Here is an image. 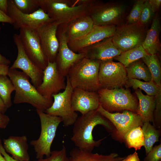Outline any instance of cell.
<instances>
[{
  "instance_id": "6da1fadb",
  "label": "cell",
  "mask_w": 161,
  "mask_h": 161,
  "mask_svg": "<svg viewBox=\"0 0 161 161\" xmlns=\"http://www.w3.org/2000/svg\"><path fill=\"white\" fill-rule=\"evenodd\" d=\"M98 125H102L107 130L112 129L111 123L97 110L78 117L73 124L71 138L76 147L92 152L95 147L99 145L104 138L95 140L92 135L94 128Z\"/></svg>"
},
{
  "instance_id": "7a4b0ae2",
  "label": "cell",
  "mask_w": 161,
  "mask_h": 161,
  "mask_svg": "<svg viewBox=\"0 0 161 161\" xmlns=\"http://www.w3.org/2000/svg\"><path fill=\"white\" fill-rule=\"evenodd\" d=\"M7 76L15 88L14 103H27L36 110L44 112L51 106L53 99L46 98L41 95L30 82L29 77L24 72L10 68Z\"/></svg>"
},
{
  "instance_id": "3957f363",
  "label": "cell",
  "mask_w": 161,
  "mask_h": 161,
  "mask_svg": "<svg viewBox=\"0 0 161 161\" xmlns=\"http://www.w3.org/2000/svg\"><path fill=\"white\" fill-rule=\"evenodd\" d=\"M54 21L66 25L74 20L89 15L92 4L80 1L77 5L65 0H34Z\"/></svg>"
},
{
  "instance_id": "277c9868",
  "label": "cell",
  "mask_w": 161,
  "mask_h": 161,
  "mask_svg": "<svg viewBox=\"0 0 161 161\" xmlns=\"http://www.w3.org/2000/svg\"><path fill=\"white\" fill-rule=\"evenodd\" d=\"M100 62L85 57L75 63L66 77L72 88L96 92L100 89L98 77Z\"/></svg>"
},
{
  "instance_id": "5b68a950",
  "label": "cell",
  "mask_w": 161,
  "mask_h": 161,
  "mask_svg": "<svg viewBox=\"0 0 161 161\" xmlns=\"http://www.w3.org/2000/svg\"><path fill=\"white\" fill-rule=\"evenodd\" d=\"M39 117L41 131L39 138L32 140L30 143L36 153L37 159L42 158L44 156L49 157L51 154V147L55 137L58 127L62 122L59 117L50 115L44 112L36 110Z\"/></svg>"
},
{
  "instance_id": "8992f818",
  "label": "cell",
  "mask_w": 161,
  "mask_h": 161,
  "mask_svg": "<svg viewBox=\"0 0 161 161\" xmlns=\"http://www.w3.org/2000/svg\"><path fill=\"white\" fill-rule=\"evenodd\" d=\"M100 104L105 110H128L137 113L138 104L130 92L123 88L112 89L100 88L97 91Z\"/></svg>"
},
{
  "instance_id": "52a82bcc",
  "label": "cell",
  "mask_w": 161,
  "mask_h": 161,
  "mask_svg": "<svg viewBox=\"0 0 161 161\" xmlns=\"http://www.w3.org/2000/svg\"><path fill=\"white\" fill-rule=\"evenodd\" d=\"M66 78V88L63 92L52 96L54 100L52 105L44 112L50 115L61 117L64 127L73 125L78 117L72 104L71 95L73 89L68 78Z\"/></svg>"
},
{
  "instance_id": "ba28073f",
  "label": "cell",
  "mask_w": 161,
  "mask_h": 161,
  "mask_svg": "<svg viewBox=\"0 0 161 161\" xmlns=\"http://www.w3.org/2000/svg\"><path fill=\"white\" fill-rule=\"evenodd\" d=\"M146 33L145 26L138 23L127 24L116 28L112 41L122 52L142 45Z\"/></svg>"
},
{
  "instance_id": "9c48e42d",
  "label": "cell",
  "mask_w": 161,
  "mask_h": 161,
  "mask_svg": "<svg viewBox=\"0 0 161 161\" xmlns=\"http://www.w3.org/2000/svg\"><path fill=\"white\" fill-rule=\"evenodd\" d=\"M7 1V15L13 21V27L16 30L25 28L36 31L44 24L54 21L40 8L33 13L25 14L16 8L12 0Z\"/></svg>"
},
{
  "instance_id": "30bf717a",
  "label": "cell",
  "mask_w": 161,
  "mask_h": 161,
  "mask_svg": "<svg viewBox=\"0 0 161 161\" xmlns=\"http://www.w3.org/2000/svg\"><path fill=\"white\" fill-rule=\"evenodd\" d=\"M113 59L101 61L98 73L100 88L112 89L126 85L128 78L126 67Z\"/></svg>"
},
{
  "instance_id": "8fae6325",
  "label": "cell",
  "mask_w": 161,
  "mask_h": 161,
  "mask_svg": "<svg viewBox=\"0 0 161 161\" xmlns=\"http://www.w3.org/2000/svg\"><path fill=\"white\" fill-rule=\"evenodd\" d=\"M126 6L124 4L106 3L92 4L89 15L94 24L97 26L115 25L123 18Z\"/></svg>"
},
{
  "instance_id": "7c38bea8",
  "label": "cell",
  "mask_w": 161,
  "mask_h": 161,
  "mask_svg": "<svg viewBox=\"0 0 161 161\" xmlns=\"http://www.w3.org/2000/svg\"><path fill=\"white\" fill-rule=\"evenodd\" d=\"M97 110L115 126L117 134L120 138H124L131 129L142 126L143 123L140 117L137 113L124 110L121 113H112L104 109L100 104Z\"/></svg>"
},
{
  "instance_id": "4fadbf2b",
  "label": "cell",
  "mask_w": 161,
  "mask_h": 161,
  "mask_svg": "<svg viewBox=\"0 0 161 161\" xmlns=\"http://www.w3.org/2000/svg\"><path fill=\"white\" fill-rule=\"evenodd\" d=\"M18 35L27 56L37 66L44 70L48 62L44 55L36 31L22 28L19 29Z\"/></svg>"
},
{
  "instance_id": "5bb4252c",
  "label": "cell",
  "mask_w": 161,
  "mask_h": 161,
  "mask_svg": "<svg viewBox=\"0 0 161 161\" xmlns=\"http://www.w3.org/2000/svg\"><path fill=\"white\" fill-rule=\"evenodd\" d=\"M65 77L59 72L55 62H48L43 70L42 82L37 88L42 96L49 99H53L52 96L65 89L66 86Z\"/></svg>"
},
{
  "instance_id": "9a60e30c",
  "label": "cell",
  "mask_w": 161,
  "mask_h": 161,
  "mask_svg": "<svg viewBox=\"0 0 161 161\" xmlns=\"http://www.w3.org/2000/svg\"><path fill=\"white\" fill-rule=\"evenodd\" d=\"M18 53L16 59L11 67L12 69H19L30 78L32 84L37 88L41 84L43 70L35 64L28 57L22 47L18 34L13 36Z\"/></svg>"
},
{
  "instance_id": "2e32d148",
  "label": "cell",
  "mask_w": 161,
  "mask_h": 161,
  "mask_svg": "<svg viewBox=\"0 0 161 161\" xmlns=\"http://www.w3.org/2000/svg\"><path fill=\"white\" fill-rule=\"evenodd\" d=\"M57 35L59 42V47L55 62L59 72L65 77L72 66L85 57V53L84 52L77 53L69 48L65 33L59 26Z\"/></svg>"
},
{
  "instance_id": "e0dca14e",
  "label": "cell",
  "mask_w": 161,
  "mask_h": 161,
  "mask_svg": "<svg viewBox=\"0 0 161 161\" xmlns=\"http://www.w3.org/2000/svg\"><path fill=\"white\" fill-rule=\"evenodd\" d=\"M59 24L53 21L45 24L36 31L44 55L48 62H55L59 47L57 35Z\"/></svg>"
},
{
  "instance_id": "ac0fdd59",
  "label": "cell",
  "mask_w": 161,
  "mask_h": 161,
  "mask_svg": "<svg viewBox=\"0 0 161 161\" xmlns=\"http://www.w3.org/2000/svg\"><path fill=\"white\" fill-rule=\"evenodd\" d=\"M115 25H94L84 36L68 43L69 48L75 52H81L89 46L108 38L112 37L116 29Z\"/></svg>"
},
{
  "instance_id": "d6986e66",
  "label": "cell",
  "mask_w": 161,
  "mask_h": 161,
  "mask_svg": "<svg viewBox=\"0 0 161 161\" xmlns=\"http://www.w3.org/2000/svg\"><path fill=\"white\" fill-rule=\"evenodd\" d=\"M72 108L81 115L98 109L100 102L97 92H91L78 88L73 89L71 95Z\"/></svg>"
},
{
  "instance_id": "ffe728a7",
  "label": "cell",
  "mask_w": 161,
  "mask_h": 161,
  "mask_svg": "<svg viewBox=\"0 0 161 161\" xmlns=\"http://www.w3.org/2000/svg\"><path fill=\"white\" fill-rule=\"evenodd\" d=\"M81 52H84L89 58L102 61L113 59L122 52L115 46L111 37L89 46Z\"/></svg>"
},
{
  "instance_id": "44dd1931",
  "label": "cell",
  "mask_w": 161,
  "mask_h": 161,
  "mask_svg": "<svg viewBox=\"0 0 161 161\" xmlns=\"http://www.w3.org/2000/svg\"><path fill=\"white\" fill-rule=\"evenodd\" d=\"M6 151L12 155L14 159L19 161H29V146L25 135L10 136L3 140Z\"/></svg>"
},
{
  "instance_id": "7402d4cb",
  "label": "cell",
  "mask_w": 161,
  "mask_h": 161,
  "mask_svg": "<svg viewBox=\"0 0 161 161\" xmlns=\"http://www.w3.org/2000/svg\"><path fill=\"white\" fill-rule=\"evenodd\" d=\"M66 25L64 31L68 43L84 36L94 26L93 21L89 15L77 18Z\"/></svg>"
},
{
  "instance_id": "603a6c76",
  "label": "cell",
  "mask_w": 161,
  "mask_h": 161,
  "mask_svg": "<svg viewBox=\"0 0 161 161\" xmlns=\"http://www.w3.org/2000/svg\"><path fill=\"white\" fill-rule=\"evenodd\" d=\"M161 30L160 20L156 16L154 17L150 28L147 31L142 46L149 55H154L160 51V44L159 35Z\"/></svg>"
},
{
  "instance_id": "cb8c5ba5",
  "label": "cell",
  "mask_w": 161,
  "mask_h": 161,
  "mask_svg": "<svg viewBox=\"0 0 161 161\" xmlns=\"http://www.w3.org/2000/svg\"><path fill=\"white\" fill-rule=\"evenodd\" d=\"M69 156V161H122L125 157H119L116 153L100 154L80 150L76 147L70 151Z\"/></svg>"
},
{
  "instance_id": "d4e9b609",
  "label": "cell",
  "mask_w": 161,
  "mask_h": 161,
  "mask_svg": "<svg viewBox=\"0 0 161 161\" xmlns=\"http://www.w3.org/2000/svg\"><path fill=\"white\" fill-rule=\"evenodd\" d=\"M135 92L139 101L137 113L140 117L143 123L153 122L156 105L155 96L145 95L139 89L136 90Z\"/></svg>"
},
{
  "instance_id": "484cf974",
  "label": "cell",
  "mask_w": 161,
  "mask_h": 161,
  "mask_svg": "<svg viewBox=\"0 0 161 161\" xmlns=\"http://www.w3.org/2000/svg\"><path fill=\"white\" fill-rule=\"evenodd\" d=\"M126 69L128 78L143 79L146 82L152 80L148 68L140 59L131 63Z\"/></svg>"
},
{
  "instance_id": "4316f807",
  "label": "cell",
  "mask_w": 161,
  "mask_h": 161,
  "mask_svg": "<svg viewBox=\"0 0 161 161\" xmlns=\"http://www.w3.org/2000/svg\"><path fill=\"white\" fill-rule=\"evenodd\" d=\"M148 54L142 45L122 52L114 59L119 61L125 67L131 63L146 56Z\"/></svg>"
},
{
  "instance_id": "83f0119b",
  "label": "cell",
  "mask_w": 161,
  "mask_h": 161,
  "mask_svg": "<svg viewBox=\"0 0 161 161\" xmlns=\"http://www.w3.org/2000/svg\"><path fill=\"white\" fill-rule=\"evenodd\" d=\"M148 68L151 75L152 80L161 87V68L157 54L149 55L141 58Z\"/></svg>"
},
{
  "instance_id": "f1b7e54d",
  "label": "cell",
  "mask_w": 161,
  "mask_h": 161,
  "mask_svg": "<svg viewBox=\"0 0 161 161\" xmlns=\"http://www.w3.org/2000/svg\"><path fill=\"white\" fill-rule=\"evenodd\" d=\"M142 129L144 139V146L147 155L152 149L154 144L158 141L159 133L155 127L149 122L143 123Z\"/></svg>"
},
{
  "instance_id": "f546056e",
  "label": "cell",
  "mask_w": 161,
  "mask_h": 161,
  "mask_svg": "<svg viewBox=\"0 0 161 161\" xmlns=\"http://www.w3.org/2000/svg\"><path fill=\"white\" fill-rule=\"evenodd\" d=\"M126 85L132 87L135 90L138 88L143 90L149 96H155L161 91V87L157 86L152 80L143 82L137 79L128 78Z\"/></svg>"
},
{
  "instance_id": "4dcf8cb0",
  "label": "cell",
  "mask_w": 161,
  "mask_h": 161,
  "mask_svg": "<svg viewBox=\"0 0 161 161\" xmlns=\"http://www.w3.org/2000/svg\"><path fill=\"white\" fill-rule=\"evenodd\" d=\"M15 90L14 86L7 76L0 75V97L8 109L12 105L11 95Z\"/></svg>"
},
{
  "instance_id": "1f68e13d",
  "label": "cell",
  "mask_w": 161,
  "mask_h": 161,
  "mask_svg": "<svg viewBox=\"0 0 161 161\" xmlns=\"http://www.w3.org/2000/svg\"><path fill=\"white\" fill-rule=\"evenodd\" d=\"M124 139L129 148H134L136 150H140L144 145V135L141 126L131 129L126 135Z\"/></svg>"
},
{
  "instance_id": "d6a6232c",
  "label": "cell",
  "mask_w": 161,
  "mask_h": 161,
  "mask_svg": "<svg viewBox=\"0 0 161 161\" xmlns=\"http://www.w3.org/2000/svg\"><path fill=\"white\" fill-rule=\"evenodd\" d=\"M16 8L21 12L31 14L40 8L34 0H12Z\"/></svg>"
},
{
  "instance_id": "836d02e7",
  "label": "cell",
  "mask_w": 161,
  "mask_h": 161,
  "mask_svg": "<svg viewBox=\"0 0 161 161\" xmlns=\"http://www.w3.org/2000/svg\"><path fill=\"white\" fill-rule=\"evenodd\" d=\"M154 12L148 0H145L141 10L138 23L145 26L154 18Z\"/></svg>"
},
{
  "instance_id": "e575fe53",
  "label": "cell",
  "mask_w": 161,
  "mask_h": 161,
  "mask_svg": "<svg viewBox=\"0 0 161 161\" xmlns=\"http://www.w3.org/2000/svg\"><path fill=\"white\" fill-rule=\"evenodd\" d=\"M33 161H69L67 156L66 148L63 145L62 148L60 150L51 151L50 156L45 158H41Z\"/></svg>"
},
{
  "instance_id": "d590c367",
  "label": "cell",
  "mask_w": 161,
  "mask_h": 161,
  "mask_svg": "<svg viewBox=\"0 0 161 161\" xmlns=\"http://www.w3.org/2000/svg\"><path fill=\"white\" fill-rule=\"evenodd\" d=\"M145 0L136 1L127 17V23L134 24L138 23L141 9Z\"/></svg>"
},
{
  "instance_id": "8d00e7d4",
  "label": "cell",
  "mask_w": 161,
  "mask_h": 161,
  "mask_svg": "<svg viewBox=\"0 0 161 161\" xmlns=\"http://www.w3.org/2000/svg\"><path fill=\"white\" fill-rule=\"evenodd\" d=\"M156 105L154 111L153 122L158 127H160L161 121V91L156 96Z\"/></svg>"
},
{
  "instance_id": "74e56055",
  "label": "cell",
  "mask_w": 161,
  "mask_h": 161,
  "mask_svg": "<svg viewBox=\"0 0 161 161\" xmlns=\"http://www.w3.org/2000/svg\"><path fill=\"white\" fill-rule=\"evenodd\" d=\"M161 160V143L153 147L146 155L143 161H160Z\"/></svg>"
},
{
  "instance_id": "f35d334b",
  "label": "cell",
  "mask_w": 161,
  "mask_h": 161,
  "mask_svg": "<svg viewBox=\"0 0 161 161\" xmlns=\"http://www.w3.org/2000/svg\"><path fill=\"white\" fill-rule=\"evenodd\" d=\"M10 121V119L8 116L0 112V128H5Z\"/></svg>"
},
{
  "instance_id": "ab89813d",
  "label": "cell",
  "mask_w": 161,
  "mask_h": 161,
  "mask_svg": "<svg viewBox=\"0 0 161 161\" xmlns=\"http://www.w3.org/2000/svg\"><path fill=\"white\" fill-rule=\"evenodd\" d=\"M0 22L6 23L13 25V21L7 15L0 10Z\"/></svg>"
},
{
  "instance_id": "60d3db41",
  "label": "cell",
  "mask_w": 161,
  "mask_h": 161,
  "mask_svg": "<svg viewBox=\"0 0 161 161\" xmlns=\"http://www.w3.org/2000/svg\"><path fill=\"white\" fill-rule=\"evenodd\" d=\"M152 10L155 12L160 8L161 5V0H148Z\"/></svg>"
},
{
  "instance_id": "b9f144b4",
  "label": "cell",
  "mask_w": 161,
  "mask_h": 161,
  "mask_svg": "<svg viewBox=\"0 0 161 161\" xmlns=\"http://www.w3.org/2000/svg\"><path fill=\"white\" fill-rule=\"evenodd\" d=\"M0 152L7 161H19L13 158L6 151L3 147L0 144Z\"/></svg>"
},
{
  "instance_id": "7bdbcfd3",
  "label": "cell",
  "mask_w": 161,
  "mask_h": 161,
  "mask_svg": "<svg viewBox=\"0 0 161 161\" xmlns=\"http://www.w3.org/2000/svg\"><path fill=\"white\" fill-rule=\"evenodd\" d=\"M122 161H140L138 154L135 151L132 154L128 155Z\"/></svg>"
},
{
  "instance_id": "ee69618b",
  "label": "cell",
  "mask_w": 161,
  "mask_h": 161,
  "mask_svg": "<svg viewBox=\"0 0 161 161\" xmlns=\"http://www.w3.org/2000/svg\"><path fill=\"white\" fill-rule=\"evenodd\" d=\"M7 0H0V10L7 15Z\"/></svg>"
},
{
  "instance_id": "f6af8a7d",
  "label": "cell",
  "mask_w": 161,
  "mask_h": 161,
  "mask_svg": "<svg viewBox=\"0 0 161 161\" xmlns=\"http://www.w3.org/2000/svg\"><path fill=\"white\" fill-rule=\"evenodd\" d=\"M9 65L0 64V75H7Z\"/></svg>"
},
{
  "instance_id": "bcb514c9",
  "label": "cell",
  "mask_w": 161,
  "mask_h": 161,
  "mask_svg": "<svg viewBox=\"0 0 161 161\" xmlns=\"http://www.w3.org/2000/svg\"><path fill=\"white\" fill-rule=\"evenodd\" d=\"M11 63L10 60L2 55L0 53V64L9 65Z\"/></svg>"
},
{
  "instance_id": "7dc6e473",
  "label": "cell",
  "mask_w": 161,
  "mask_h": 161,
  "mask_svg": "<svg viewBox=\"0 0 161 161\" xmlns=\"http://www.w3.org/2000/svg\"><path fill=\"white\" fill-rule=\"evenodd\" d=\"M7 109L0 97V112L4 114Z\"/></svg>"
},
{
  "instance_id": "c3c4849f",
  "label": "cell",
  "mask_w": 161,
  "mask_h": 161,
  "mask_svg": "<svg viewBox=\"0 0 161 161\" xmlns=\"http://www.w3.org/2000/svg\"><path fill=\"white\" fill-rule=\"evenodd\" d=\"M0 161H7L0 152Z\"/></svg>"
},
{
  "instance_id": "681fc988",
  "label": "cell",
  "mask_w": 161,
  "mask_h": 161,
  "mask_svg": "<svg viewBox=\"0 0 161 161\" xmlns=\"http://www.w3.org/2000/svg\"><path fill=\"white\" fill-rule=\"evenodd\" d=\"M1 27L0 26V30H1Z\"/></svg>"
},
{
  "instance_id": "f907efd6",
  "label": "cell",
  "mask_w": 161,
  "mask_h": 161,
  "mask_svg": "<svg viewBox=\"0 0 161 161\" xmlns=\"http://www.w3.org/2000/svg\"><path fill=\"white\" fill-rule=\"evenodd\" d=\"M160 161H161V160H160Z\"/></svg>"
},
{
  "instance_id": "816d5d0a",
  "label": "cell",
  "mask_w": 161,
  "mask_h": 161,
  "mask_svg": "<svg viewBox=\"0 0 161 161\" xmlns=\"http://www.w3.org/2000/svg\"><path fill=\"white\" fill-rule=\"evenodd\" d=\"M1 144L0 143V144Z\"/></svg>"
}]
</instances>
